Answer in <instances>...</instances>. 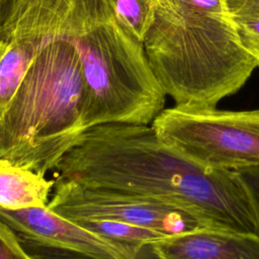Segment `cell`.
<instances>
[{
	"label": "cell",
	"instance_id": "6da1fadb",
	"mask_svg": "<svg viewBox=\"0 0 259 259\" xmlns=\"http://www.w3.org/2000/svg\"><path fill=\"white\" fill-rule=\"evenodd\" d=\"M56 171L58 180L176 204L226 230L257 235L252 206L238 174L193 161L163 143L151 125L90 127Z\"/></svg>",
	"mask_w": 259,
	"mask_h": 259
},
{
	"label": "cell",
	"instance_id": "7a4b0ae2",
	"mask_svg": "<svg viewBox=\"0 0 259 259\" xmlns=\"http://www.w3.org/2000/svg\"><path fill=\"white\" fill-rule=\"evenodd\" d=\"M143 44L175 105L217 107L259 67L242 46L222 0H157Z\"/></svg>",
	"mask_w": 259,
	"mask_h": 259
},
{
	"label": "cell",
	"instance_id": "3957f363",
	"mask_svg": "<svg viewBox=\"0 0 259 259\" xmlns=\"http://www.w3.org/2000/svg\"><path fill=\"white\" fill-rule=\"evenodd\" d=\"M79 54L67 40L48 45L31 62L0 115V160L46 175L85 132Z\"/></svg>",
	"mask_w": 259,
	"mask_h": 259
},
{
	"label": "cell",
	"instance_id": "277c9868",
	"mask_svg": "<svg viewBox=\"0 0 259 259\" xmlns=\"http://www.w3.org/2000/svg\"><path fill=\"white\" fill-rule=\"evenodd\" d=\"M69 42L81 62L85 131L105 123L152 124L164 109L166 94L143 42L114 15Z\"/></svg>",
	"mask_w": 259,
	"mask_h": 259
},
{
	"label": "cell",
	"instance_id": "5b68a950",
	"mask_svg": "<svg viewBox=\"0 0 259 259\" xmlns=\"http://www.w3.org/2000/svg\"><path fill=\"white\" fill-rule=\"evenodd\" d=\"M113 15L109 0H7L0 8V115L34 58Z\"/></svg>",
	"mask_w": 259,
	"mask_h": 259
},
{
	"label": "cell",
	"instance_id": "8992f818",
	"mask_svg": "<svg viewBox=\"0 0 259 259\" xmlns=\"http://www.w3.org/2000/svg\"><path fill=\"white\" fill-rule=\"evenodd\" d=\"M151 126L169 147L209 168L259 167V108L223 110L174 105Z\"/></svg>",
	"mask_w": 259,
	"mask_h": 259
},
{
	"label": "cell",
	"instance_id": "52a82bcc",
	"mask_svg": "<svg viewBox=\"0 0 259 259\" xmlns=\"http://www.w3.org/2000/svg\"><path fill=\"white\" fill-rule=\"evenodd\" d=\"M48 206L69 220L105 219L131 224L165 237L203 229H224L202 214L128 192L55 179ZM226 230V229H224Z\"/></svg>",
	"mask_w": 259,
	"mask_h": 259
},
{
	"label": "cell",
	"instance_id": "ba28073f",
	"mask_svg": "<svg viewBox=\"0 0 259 259\" xmlns=\"http://www.w3.org/2000/svg\"><path fill=\"white\" fill-rule=\"evenodd\" d=\"M0 220L36 259H138L140 250L96 234L48 205L8 209Z\"/></svg>",
	"mask_w": 259,
	"mask_h": 259
},
{
	"label": "cell",
	"instance_id": "9c48e42d",
	"mask_svg": "<svg viewBox=\"0 0 259 259\" xmlns=\"http://www.w3.org/2000/svg\"><path fill=\"white\" fill-rule=\"evenodd\" d=\"M138 259H259V237L224 229H203L144 245Z\"/></svg>",
	"mask_w": 259,
	"mask_h": 259
},
{
	"label": "cell",
	"instance_id": "30bf717a",
	"mask_svg": "<svg viewBox=\"0 0 259 259\" xmlns=\"http://www.w3.org/2000/svg\"><path fill=\"white\" fill-rule=\"evenodd\" d=\"M54 186L55 180L46 178V175L0 160V207L22 209L47 206Z\"/></svg>",
	"mask_w": 259,
	"mask_h": 259
},
{
	"label": "cell",
	"instance_id": "8fae6325",
	"mask_svg": "<svg viewBox=\"0 0 259 259\" xmlns=\"http://www.w3.org/2000/svg\"><path fill=\"white\" fill-rule=\"evenodd\" d=\"M245 50L259 65V0H222Z\"/></svg>",
	"mask_w": 259,
	"mask_h": 259
},
{
	"label": "cell",
	"instance_id": "7c38bea8",
	"mask_svg": "<svg viewBox=\"0 0 259 259\" xmlns=\"http://www.w3.org/2000/svg\"><path fill=\"white\" fill-rule=\"evenodd\" d=\"M72 221L96 234L136 247L139 250L148 243L165 238V236L157 232L117 221L105 219H81Z\"/></svg>",
	"mask_w": 259,
	"mask_h": 259
},
{
	"label": "cell",
	"instance_id": "4fadbf2b",
	"mask_svg": "<svg viewBox=\"0 0 259 259\" xmlns=\"http://www.w3.org/2000/svg\"><path fill=\"white\" fill-rule=\"evenodd\" d=\"M109 3L119 24L144 42L154 20L157 0H109Z\"/></svg>",
	"mask_w": 259,
	"mask_h": 259
},
{
	"label": "cell",
	"instance_id": "5bb4252c",
	"mask_svg": "<svg viewBox=\"0 0 259 259\" xmlns=\"http://www.w3.org/2000/svg\"><path fill=\"white\" fill-rule=\"evenodd\" d=\"M0 259H36L24 248L12 229L1 220Z\"/></svg>",
	"mask_w": 259,
	"mask_h": 259
},
{
	"label": "cell",
	"instance_id": "9a60e30c",
	"mask_svg": "<svg viewBox=\"0 0 259 259\" xmlns=\"http://www.w3.org/2000/svg\"><path fill=\"white\" fill-rule=\"evenodd\" d=\"M249 197L256 221L257 236L259 237V167L241 169L235 171Z\"/></svg>",
	"mask_w": 259,
	"mask_h": 259
},
{
	"label": "cell",
	"instance_id": "2e32d148",
	"mask_svg": "<svg viewBox=\"0 0 259 259\" xmlns=\"http://www.w3.org/2000/svg\"><path fill=\"white\" fill-rule=\"evenodd\" d=\"M6 1H7V0H0V8H1V6H2Z\"/></svg>",
	"mask_w": 259,
	"mask_h": 259
},
{
	"label": "cell",
	"instance_id": "e0dca14e",
	"mask_svg": "<svg viewBox=\"0 0 259 259\" xmlns=\"http://www.w3.org/2000/svg\"><path fill=\"white\" fill-rule=\"evenodd\" d=\"M2 46H1V44H0V57H1V55H2Z\"/></svg>",
	"mask_w": 259,
	"mask_h": 259
}]
</instances>
